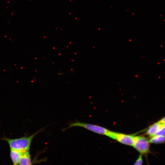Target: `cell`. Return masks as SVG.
<instances>
[{
  "instance_id": "6da1fadb",
  "label": "cell",
  "mask_w": 165,
  "mask_h": 165,
  "mask_svg": "<svg viewBox=\"0 0 165 165\" xmlns=\"http://www.w3.org/2000/svg\"><path fill=\"white\" fill-rule=\"evenodd\" d=\"M43 129L44 128L40 129L28 137H24L15 139H10L4 137L2 138V139L7 142L10 148L25 152L29 150L33 138Z\"/></svg>"
},
{
  "instance_id": "7a4b0ae2",
  "label": "cell",
  "mask_w": 165,
  "mask_h": 165,
  "mask_svg": "<svg viewBox=\"0 0 165 165\" xmlns=\"http://www.w3.org/2000/svg\"><path fill=\"white\" fill-rule=\"evenodd\" d=\"M74 127H81L96 133L105 135L107 136H108L110 131L105 128L98 125L85 123L78 121L70 123L69 124L68 127L63 129V130L64 131L67 129Z\"/></svg>"
},
{
  "instance_id": "3957f363",
  "label": "cell",
  "mask_w": 165,
  "mask_h": 165,
  "mask_svg": "<svg viewBox=\"0 0 165 165\" xmlns=\"http://www.w3.org/2000/svg\"><path fill=\"white\" fill-rule=\"evenodd\" d=\"M107 136L115 140L120 143L129 145H133L135 136L110 131Z\"/></svg>"
},
{
  "instance_id": "277c9868",
  "label": "cell",
  "mask_w": 165,
  "mask_h": 165,
  "mask_svg": "<svg viewBox=\"0 0 165 165\" xmlns=\"http://www.w3.org/2000/svg\"><path fill=\"white\" fill-rule=\"evenodd\" d=\"M149 140L143 136H135L133 147L140 154H147L150 151Z\"/></svg>"
},
{
  "instance_id": "5b68a950",
  "label": "cell",
  "mask_w": 165,
  "mask_h": 165,
  "mask_svg": "<svg viewBox=\"0 0 165 165\" xmlns=\"http://www.w3.org/2000/svg\"><path fill=\"white\" fill-rule=\"evenodd\" d=\"M164 125L158 121L149 127L145 134L151 138L155 135L156 133L161 129Z\"/></svg>"
},
{
  "instance_id": "8992f818",
  "label": "cell",
  "mask_w": 165,
  "mask_h": 165,
  "mask_svg": "<svg viewBox=\"0 0 165 165\" xmlns=\"http://www.w3.org/2000/svg\"><path fill=\"white\" fill-rule=\"evenodd\" d=\"M24 152L10 148V155L13 164H19L22 154Z\"/></svg>"
},
{
  "instance_id": "52a82bcc",
  "label": "cell",
  "mask_w": 165,
  "mask_h": 165,
  "mask_svg": "<svg viewBox=\"0 0 165 165\" xmlns=\"http://www.w3.org/2000/svg\"><path fill=\"white\" fill-rule=\"evenodd\" d=\"M32 164L30 154L29 150H27L22 154L19 164L20 165H31Z\"/></svg>"
},
{
  "instance_id": "ba28073f",
  "label": "cell",
  "mask_w": 165,
  "mask_h": 165,
  "mask_svg": "<svg viewBox=\"0 0 165 165\" xmlns=\"http://www.w3.org/2000/svg\"><path fill=\"white\" fill-rule=\"evenodd\" d=\"M165 142V136L163 135H156L151 137L149 140V143L154 144H160Z\"/></svg>"
},
{
  "instance_id": "9c48e42d",
  "label": "cell",
  "mask_w": 165,
  "mask_h": 165,
  "mask_svg": "<svg viewBox=\"0 0 165 165\" xmlns=\"http://www.w3.org/2000/svg\"><path fill=\"white\" fill-rule=\"evenodd\" d=\"M143 163L142 155L140 154L139 156L138 159L136 161L134 165H142Z\"/></svg>"
},
{
  "instance_id": "30bf717a",
  "label": "cell",
  "mask_w": 165,
  "mask_h": 165,
  "mask_svg": "<svg viewBox=\"0 0 165 165\" xmlns=\"http://www.w3.org/2000/svg\"><path fill=\"white\" fill-rule=\"evenodd\" d=\"M156 135L165 136V124L161 129L156 133Z\"/></svg>"
},
{
  "instance_id": "8fae6325",
  "label": "cell",
  "mask_w": 165,
  "mask_h": 165,
  "mask_svg": "<svg viewBox=\"0 0 165 165\" xmlns=\"http://www.w3.org/2000/svg\"><path fill=\"white\" fill-rule=\"evenodd\" d=\"M159 121L161 123L165 124V116L163 118Z\"/></svg>"
}]
</instances>
